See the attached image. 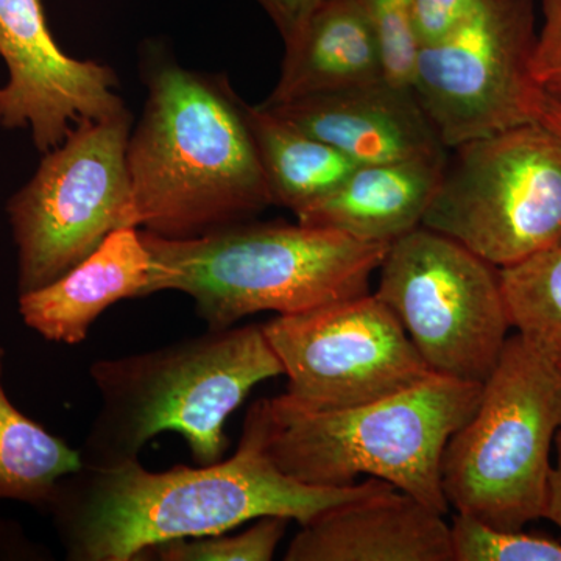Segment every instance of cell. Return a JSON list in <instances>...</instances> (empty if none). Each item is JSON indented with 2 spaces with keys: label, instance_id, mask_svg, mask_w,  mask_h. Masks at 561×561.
Here are the masks:
<instances>
[{
  "label": "cell",
  "instance_id": "obj_23",
  "mask_svg": "<svg viewBox=\"0 0 561 561\" xmlns=\"http://www.w3.org/2000/svg\"><path fill=\"white\" fill-rule=\"evenodd\" d=\"M367 13L383 81L413 90L421 43L413 21L412 0H360Z\"/></svg>",
  "mask_w": 561,
  "mask_h": 561
},
{
  "label": "cell",
  "instance_id": "obj_27",
  "mask_svg": "<svg viewBox=\"0 0 561 561\" xmlns=\"http://www.w3.org/2000/svg\"><path fill=\"white\" fill-rule=\"evenodd\" d=\"M556 461L549 472L548 491H546L542 518L549 519L561 530V430L556 437Z\"/></svg>",
  "mask_w": 561,
  "mask_h": 561
},
{
  "label": "cell",
  "instance_id": "obj_28",
  "mask_svg": "<svg viewBox=\"0 0 561 561\" xmlns=\"http://www.w3.org/2000/svg\"><path fill=\"white\" fill-rule=\"evenodd\" d=\"M538 121L542 122L546 127L551 128L561 138V105L559 103L552 102L551 99L542 98Z\"/></svg>",
  "mask_w": 561,
  "mask_h": 561
},
{
  "label": "cell",
  "instance_id": "obj_12",
  "mask_svg": "<svg viewBox=\"0 0 561 561\" xmlns=\"http://www.w3.org/2000/svg\"><path fill=\"white\" fill-rule=\"evenodd\" d=\"M0 57L9 69L0 124L31 128L41 153L60 146L77 122L127 110L113 69L77 60L58 46L41 0H0Z\"/></svg>",
  "mask_w": 561,
  "mask_h": 561
},
{
  "label": "cell",
  "instance_id": "obj_19",
  "mask_svg": "<svg viewBox=\"0 0 561 561\" xmlns=\"http://www.w3.org/2000/svg\"><path fill=\"white\" fill-rule=\"evenodd\" d=\"M5 350L0 346V501L46 507L65 476L83 467L80 449L50 434L11 402L3 387Z\"/></svg>",
  "mask_w": 561,
  "mask_h": 561
},
{
  "label": "cell",
  "instance_id": "obj_16",
  "mask_svg": "<svg viewBox=\"0 0 561 561\" xmlns=\"http://www.w3.org/2000/svg\"><path fill=\"white\" fill-rule=\"evenodd\" d=\"M448 153L356 165L337 190L295 214L298 224L390 245L423 224Z\"/></svg>",
  "mask_w": 561,
  "mask_h": 561
},
{
  "label": "cell",
  "instance_id": "obj_25",
  "mask_svg": "<svg viewBox=\"0 0 561 561\" xmlns=\"http://www.w3.org/2000/svg\"><path fill=\"white\" fill-rule=\"evenodd\" d=\"M474 0H412L413 21L421 47L448 36L463 21Z\"/></svg>",
  "mask_w": 561,
  "mask_h": 561
},
{
  "label": "cell",
  "instance_id": "obj_15",
  "mask_svg": "<svg viewBox=\"0 0 561 561\" xmlns=\"http://www.w3.org/2000/svg\"><path fill=\"white\" fill-rule=\"evenodd\" d=\"M151 271L153 261L140 228L113 231L60 278L20 295L22 321L47 342L80 345L111 306L147 297Z\"/></svg>",
  "mask_w": 561,
  "mask_h": 561
},
{
  "label": "cell",
  "instance_id": "obj_9",
  "mask_svg": "<svg viewBox=\"0 0 561 561\" xmlns=\"http://www.w3.org/2000/svg\"><path fill=\"white\" fill-rule=\"evenodd\" d=\"M437 375L485 382L512 328L500 268L421 227L390 243L375 291Z\"/></svg>",
  "mask_w": 561,
  "mask_h": 561
},
{
  "label": "cell",
  "instance_id": "obj_21",
  "mask_svg": "<svg viewBox=\"0 0 561 561\" xmlns=\"http://www.w3.org/2000/svg\"><path fill=\"white\" fill-rule=\"evenodd\" d=\"M289 522L280 516H265L239 534L169 541L154 546L146 556L162 561H268L275 557Z\"/></svg>",
  "mask_w": 561,
  "mask_h": 561
},
{
  "label": "cell",
  "instance_id": "obj_1",
  "mask_svg": "<svg viewBox=\"0 0 561 561\" xmlns=\"http://www.w3.org/2000/svg\"><path fill=\"white\" fill-rule=\"evenodd\" d=\"M389 486L375 478L343 489L306 485L284 474L242 435L234 456L205 467L154 472L139 459L83 465L58 482L44 508L50 512L66 559L133 561L142 560L154 546L227 534L265 516L305 524Z\"/></svg>",
  "mask_w": 561,
  "mask_h": 561
},
{
  "label": "cell",
  "instance_id": "obj_11",
  "mask_svg": "<svg viewBox=\"0 0 561 561\" xmlns=\"http://www.w3.org/2000/svg\"><path fill=\"white\" fill-rule=\"evenodd\" d=\"M262 331L289 379L287 397L305 408H356L434 375L397 316L371 291L278 316Z\"/></svg>",
  "mask_w": 561,
  "mask_h": 561
},
{
  "label": "cell",
  "instance_id": "obj_26",
  "mask_svg": "<svg viewBox=\"0 0 561 561\" xmlns=\"http://www.w3.org/2000/svg\"><path fill=\"white\" fill-rule=\"evenodd\" d=\"M278 28L284 47L298 38L321 0H254Z\"/></svg>",
  "mask_w": 561,
  "mask_h": 561
},
{
  "label": "cell",
  "instance_id": "obj_8",
  "mask_svg": "<svg viewBox=\"0 0 561 561\" xmlns=\"http://www.w3.org/2000/svg\"><path fill=\"white\" fill-rule=\"evenodd\" d=\"M448 153L423 227L504 268L561 239V138L540 121Z\"/></svg>",
  "mask_w": 561,
  "mask_h": 561
},
{
  "label": "cell",
  "instance_id": "obj_22",
  "mask_svg": "<svg viewBox=\"0 0 561 561\" xmlns=\"http://www.w3.org/2000/svg\"><path fill=\"white\" fill-rule=\"evenodd\" d=\"M449 527L453 561H561V541L553 538L497 529L465 513Z\"/></svg>",
  "mask_w": 561,
  "mask_h": 561
},
{
  "label": "cell",
  "instance_id": "obj_4",
  "mask_svg": "<svg viewBox=\"0 0 561 561\" xmlns=\"http://www.w3.org/2000/svg\"><path fill=\"white\" fill-rule=\"evenodd\" d=\"M283 367L261 324L209 330L162 348L94 362L101 411L80 449L87 467L139 459L147 443L175 432L192 460L213 465L230 448L227 421L254 387Z\"/></svg>",
  "mask_w": 561,
  "mask_h": 561
},
{
  "label": "cell",
  "instance_id": "obj_10",
  "mask_svg": "<svg viewBox=\"0 0 561 561\" xmlns=\"http://www.w3.org/2000/svg\"><path fill=\"white\" fill-rule=\"evenodd\" d=\"M534 0H474L448 36L421 47L413 92L446 149L538 121Z\"/></svg>",
  "mask_w": 561,
  "mask_h": 561
},
{
  "label": "cell",
  "instance_id": "obj_29",
  "mask_svg": "<svg viewBox=\"0 0 561 561\" xmlns=\"http://www.w3.org/2000/svg\"><path fill=\"white\" fill-rule=\"evenodd\" d=\"M538 342V341H537ZM561 368V341L540 342Z\"/></svg>",
  "mask_w": 561,
  "mask_h": 561
},
{
  "label": "cell",
  "instance_id": "obj_24",
  "mask_svg": "<svg viewBox=\"0 0 561 561\" xmlns=\"http://www.w3.org/2000/svg\"><path fill=\"white\" fill-rule=\"evenodd\" d=\"M541 9L531 76L542 95L561 105V0H542Z\"/></svg>",
  "mask_w": 561,
  "mask_h": 561
},
{
  "label": "cell",
  "instance_id": "obj_17",
  "mask_svg": "<svg viewBox=\"0 0 561 561\" xmlns=\"http://www.w3.org/2000/svg\"><path fill=\"white\" fill-rule=\"evenodd\" d=\"M383 80L378 46L360 0H323L286 46L278 84L265 105H278Z\"/></svg>",
  "mask_w": 561,
  "mask_h": 561
},
{
  "label": "cell",
  "instance_id": "obj_3",
  "mask_svg": "<svg viewBox=\"0 0 561 561\" xmlns=\"http://www.w3.org/2000/svg\"><path fill=\"white\" fill-rule=\"evenodd\" d=\"M482 386L434 373L400 393L331 411L283 393L251 405L242 435L306 485L343 489L370 476L448 515L443 453L478 409Z\"/></svg>",
  "mask_w": 561,
  "mask_h": 561
},
{
  "label": "cell",
  "instance_id": "obj_20",
  "mask_svg": "<svg viewBox=\"0 0 561 561\" xmlns=\"http://www.w3.org/2000/svg\"><path fill=\"white\" fill-rule=\"evenodd\" d=\"M512 328L538 342L561 341V239L500 268Z\"/></svg>",
  "mask_w": 561,
  "mask_h": 561
},
{
  "label": "cell",
  "instance_id": "obj_7",
  "mask_svg": "<svg viewBox=\"0 0 561 561\" xmlns=\"http://www.w3.org/2000/svg\"><path fill=\"white\" fill-rule=\"evenodd\" d=\"M130 135L128 110L77 122L10 198L20 295L60 278L111 232L139 228L127 160Z\"/></svg>",
  "mask_w": 561,
  "mask_h": 561
},
{
  "label": "cell",
  "instance_id": "obj_5",
  "mask_svg": "<svg viewBox=\"0 0 561 561\" xmlns=\"http://www.w3.org/2000/svg\"><path fill=\"white\" fill-rule=\"evenodd\" d=\"M140 236L153 261L147 297L186 294L209 330L257 312L287 316L370 294L390 247L284 221H242L194 239Z\"/></svg>",
  "mask_w": 561,
  "mask_h": 561
},
{
  "label": "cell",
  "instance_id": "obj_6",
  "mask_svg": "<svg viewBox=\"0 0 561 561\" xmlns=\"http://www.w3.org/2000/svg\"><path fill=\"white\" fill-rule=\"evenodd\" d=\"M561 430V368L540 342L507 339L470 420L443 453L449 507L497 529L542 518Z\"/></svg>",
  "mask_w": 561,
  "mask_h": 561
},
{
  "label": "cell",
  "instance_id": "obj_14",
  "mask_svg": "<svg viewBox=\"0 0 561 561\" xmlns=\"http://www.w3.org/2000/svg\"><path fill=\"white\" fill-rule=\"evenodd\" d=\"M445 516L389 486L300 524L284 560L453 561Z\"/></svg>",
  "mask_w": 561,
  "mask_h": 561
},
{
  "label": "cell",
  "instance_id": "obj_2",
  "mask_svg": "<svg viewBox=\"0 0 561 561\" xmlns=\"http://www.w3.org/2000/svg\"><path fill=\"white\" fill-rule=\"evenodd\" d=\"M142 80L147 101L127 151L139 228L194 239L273 206L247 103L227 77L184 68L150 46Z\"/></svg>",
  "mask_w": 561,
  "mask_h": 561
},
{
  "label": "cell",
  "instance_id": "obj_30",
  "mask_svg": "<svg viewBox=\"0 0 561 561\" xmlns=\"http://www.w3.org/2000/svg\"><path fill=\"white\" fill-rule=\"evenodd\" d=\"M321 2H323V0H321Z\"/></svg>",
  "mask_w": 561,
  "mask_h": 561
},
{
  "label": "cell",
  "instance_id": "obj_18",
  "mask_svg": "<svg viewBox=\"0 0 561 561\" xmlns=\"http://www.w3.org/2000/svg\"><path fill=\"white\" fill-rule=\"evenodd\" d=\"M247 121L273 206L298 214L337 190L357 165L265 106L247 105Z\"/></svg>",
  "mask_w": 561,
  "mask_h": 561
},
{
  "label": "cell",
  "instance_id": "obj_13",
  "mask_svg": "<svg viewBox=\"0 0 561 561\" xmlns=\"http://www.w3.org/2000/svg\"><path fill=\"white\" fill-rule=\"evenodd\" d=\"M261 105L330 144L357 165L437 157L449 150L415 92L383 80Z\"/></svg>",
  "mask_w": 561,
  "mask_h": 561
}]
</instances>
